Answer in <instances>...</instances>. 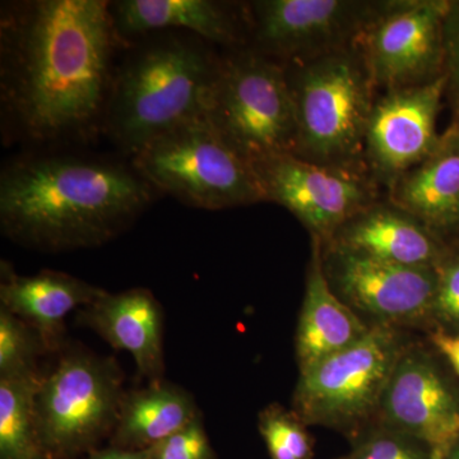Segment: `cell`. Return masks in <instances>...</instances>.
Returning <instances> with one entry per match:
<instances>
[{"instance_id": "5", "label": "cell", "mask_w": 459, "mask_h": 459, "mask_svg": "<svg viewBox=\"0 0 459 459\" xmlns=\"http://www.w3.org/2000/svg\"><path fill=\"white\" fill-rule=\"evenodd\" d=\"M204 117L249 164L294 155L298 126L285 65L252 48L221 51Z\"/></svg>"}, {"instance_id": "31", "label": "cell", "mask_w": 459, "mask_h": 459, "mask_svg": "<svg viewBox=\"0 0 459 459\" xmlns=\"http://www.w3.org/2000/svg\"><path fill=\"white\" fill-rule=\"evenodd\" d=\"M442 459H459V442L455 443L452 448H449Z\"/></svg>"}, {"instance_id": "24", "label": "cell", "mask_w": 459, "mask_h": 459, "mask_svg": "<svg viewBox=\"0 0 459 459\" xmlns=\"http://www.w3.org/2000/svg\"><path fill=\"white\" fill-rule=\"evenodd\" d=\"M346 459H442L433 446L397 429L374 422L352 439Z\"/></svg>"}, {"instance_id": "17", "label": "cell", "mask_w": 459, "mask_h": 459, "mask_svg": "<svg viewBox=\"0 0 459 459\" xmlns=\"http://www.w3.org/2000/svg\"><path fill=\"white\" fill-rule=\"evenodd\" d=\"M331 243L380 261L427 268H437L455 247L386 198L355 214Z\"/></svg>"}, {"instance_id": "27", "label": "cell", "mask_w": 459, "mask_h": 459, "mask_svg": "<svg viewBox=\"0 0 459 459\" xmlns=\"http://www.w3.org/2000/svg\"><path fill=\"white\" fill-rule=\"evenodd\" d=\"M437 289L434 320L459 329V247L437 267Z\"/></svg>"}, {"instance_id": "2", "label": "cell", "mask_w": 459, "mask_h": 459, "mask_svg": "<svg viewBox=\"0 0 459 459\" xmlns=\"http://www.w3.org/2000/svg\"><path fill=\"white\" fill-rule=\"evenodd\" d=\"M159 195L120 155L21 150L0 171V226L14 243L44 252L99 247L128 230Z\"/></svg>"}, {"instance_id": "11", "label": "cell", "mask_w": 459, "mask_h": 459, "mask_svg": "<svg viewBox=\"0 0 459 459\" xmlns=\"http://www.w3.org/2000/svg\"><path fill=\"white\" fill-rule=\"evenodd\" d=\"M267 202L294 214L312 238L331 243L355 214L380 201L382 186L369 172L329 168L294 155H277L252 165Z\"/></svg>"}, {"instance_id": "18", "label": "cell", "mask_w": 459, "mask_h": 459, "mask_svg": "<svg viewBox=\"0 0 459 459\" xmlns=\"http://www.w3.org/2000/svg\"><path fill=\"white\" fill-rule=\"evenodd\" d=\"M312 240V256L295 340L300 371L358 343L371 328L334 294L323 270L322 243L318 238Z\"/></svg>"}, {"instance_id": "15", "label": "cell", "mask_w": 459, "mask_h": 459, "mask_svg": "<svg viewBox=\"0 0 459 459\" xmlns=\"http://www.w3.org/2000/svg\"><path fill=\"white\" fill-rule=\"evenodd\" d=\"M115 29L124 41L153 32L192 33L223 50L247 47L246 3L216 0L110 2Z\"/></svg>"}, {"instance_id": "1", "label": "cell", "mask_w": 459, "mask_h": 459, "mask_svg": "<svg viewBox=\"0 0 459 459\" xmlns=\"http://www.w3.org/2000/svg\"><path fill=\"white\" fill-rule=\"evenodd\" d=\"M128 42L107 0L0 5V129L21 150L86 148L102 137Z\"/></svg>"}, {"instance_id": "32", "label": "cell", "mask_w": 459, "mask_h": 459, "mask_svg": "<svg viewBox=\"0 0 459 459\" xmlns=\"http://www.w3.org/2000/svg\"><path fill=\"white\" fill-rule=\"evenodd\" d=\"M337 459H346V457H341V458H337Z\"/></svg>"}, {"instance_id": "20", "label": "cell", "mask_w": 459, "mask_h": 459, "mask_svg": "<svg viewBox=\"0 0 459 459\" xmlns=\"http://www.w3.org/2000/svg\"><path fill=\"white\" fill-rule=\"evenodd\" d=\"M105 290L56 271L17 276L3 268L0 300L8 310L38 331L45 344L56 343L60 325L69 313L86 307Z\"/></svg>"}, {"instance_id": "4", "label": "cell", "mask_w": 459, "mask_h": 459, "mask_svg": "<svg viewBox=\"0 0 459 459\" xmlns=\"http://www.w3.org/2000/svg\"><path fill=\"white\" fill-rule=\"evenodd\" d=\"M283 65L298 126L294 156L368 171L365 135L377 89L358 45Z\"/></svg>"}, {"instance_id": "19", "label": "cell", "mask_w": 459, "mask_h": 459, "mask_svg": "<svg viewBox=\"0 0 459 459\" xmlns=\"http://www.w3.org/2000/svg\"><path fill=\"white\" fill-rule=\"evenodd\" d=\"M82 318L114 349L131 353L143 376L159 380L164 370L162 313L150 290L105 291L83 307Z\"/></svg>"}, {"instance_id": "21", "label": "cell", "mask_w": 459, "mask_h": 459, "mask_svg": "<svg viewBox=\"0 0 459 459\" xmlns=\"http://www.w3.org/2000/svg\"><path fill=\"white\" fill-rule=\"evenodd\" d=\"M199 416L192 395L171 385L153 383L124 395L114 431L117 448L150 449Z\"/></svg>"}, {"instance_id": "9", "label": "cell", "mask_w": 459, "mask_h": 459, "mask_svg": "<svg viewBox=\"0 0 459 459\" xmlns=\"http://www.w3.org/2000/svg\"><path fill=\"white\" fill-rule=\"evenodd\" d=\"M367 0L247 2V48L282 65L355 47L388 5Z\"/></svg>"}, {"instance_id": "23", "label": "cell", "mask_w": 459, "mask_h": 459, "mask_svg": "<svg viewBox=\"0 0 459 459\" xmlns=\"http://www.w3.org/2000/svg\"><path fill=\"white\" fill-rule=\"evenodd\" d=\"M294 411L271 404L259 415V431L271 459H313L314 439Z\"/></svg>"}, {"instance_id": "7", "label": "cell", "mask_w": 459, "mask_h": 459, "mask_svg": "<svg viewBox=\"0 0 459 459\" xmlns=\"http://www.w3.org/2000/svg\"><path fill=\"white\" fill-rule=\"evenodd\" d=\"M411 343L401 328L371 325L358 343L300 371L292 404L305 424L353 439L377 420L395 365Z\"/></svg>"}, {"instance_id": "13", "label": "cell", "mask_w": 459, "mask_h": 459, "mask_svg": "<svg viewBox=\"0 0 459 459\" xmlns=\"http://www.w3.org/2000/svg\"><path fill=\"white\" fill-rule=\"evenodd\" d=\"M444 98V75L377 98L365 135V164L382 188L388 189L421 164L437 146L442 133H437V123Z\"/></svg>"}, {"instance_id": "22", "label": "cell", "mask_w": 459, "mask_h": 459, "mask_svg": "<svg viewBox=\"0 0 459 459\" xmlns=\"http://www.w3.org/2000/svg\"><path fill=\"white\" fill-rule=\"evenodd\" d=\"M42 377L38 371L0 377V459H42L38 400Z\"/></svg>"}, {"instance_id": "14", "label": "cell", "mask_w": 459, "mask_h": 459, "mask_svg": "<svg viewBox=\"0 0 459 459\" xmlns=\"http://www.w3.org/2000/svg\"><path fill=\"white\" fill-rule=\"evenodd\" d=\"M377 421L418 437L443 457L459 442V389L430 353L411 343L392 373Z\"/></svg>"}, {"instance_id": "25", "label": "cell", "mask_w": 459, "mask_h": 459, "mask_svg": "<svg viewBox=\"0 0 459 459\" xmlns=\"http://www.w3.org/2000/svg\"><path fill=\"white\" fill-rule=\"evenodd\" d=\"M40 334L8 310L0 312V377L36 371Z\"/></svg>"}, {"instance_id": "30", "label": "cell", "mask_w": 459, "mask_h": 459, "mask_svg": "<svg viewBox=\"0 0 459 459\" xmlns=\"http://www.w3.org/2000/svg\"><path fill=\"white\" fill-rule=\"evenodd\" d=\"M91 459H151V448L132 451V449L114 448L93 453Z\"/></svg>"}, {"instance_id": "29", "label": "cell", "mask_w": 459, "mask_h": 459, "mask_svg": "<svg viewBox=\"0 0 459 459\" xmlns=\"http://www.w3.org/2000/svg\"><path fill=\"white\" fill-rule=\"evenodd\" d=\"M430 342L459 377V333H451L442 328L435 329L430 333Z\"/></svg>"}, {"instance_id": "28", "label": "cell", "mask_w": 459, "mask_h": 459, "mask_svg": "<svg viewBox=\"0 0 459 459\" xmlns=\"http://www.w3.org/2000/svg\"><path fill=\"white\" fill-rule=\"evenodd\" d=\"M444 77L452 122L459 126V0H452L444 27Z\"/></svg>"}, {"instance_id": "3", "label": "cell", "mask_w": 459, "mask_h": 459, "mask_svg": "<svg viewBox=\"0 0 459 459\" xmlns=\"http://www.w3.org/2000/svg\"><path fill=\"white\" fill-rule=\"evenodd\" d=\"M220 54L188 32L128 41L115 68L102 137L131 160L151 142L204 117Z\"/></svg>"}, {"instance_id": "12", "label": "cell", "mask_w": 459, "mask_h": 459, "mask_svg": "<svg viewBox=\"0 0 459 459\" xmlns=\"http://www.w3.org/2000/svg\"><path fill=\"white\" fill-rule=\"evenodd\" d=\"M323 270L334 294L374 325L418 327L434 320L437 268L380 261L355 250L322 244Z\"/></svg>"}, {"instance_id": "6", "label": "cell", "mask_w": 459, "mask_h": 459, "mask_svg": "<svg viewBox=\"0 0 459 459\" xmlns=\"http://www.w3.org/2000/svg\"><path fill=\"white\" fill-rule=\"evenodd\" d=\"M131 161L156 192L190 207L220 211L267 202L252 164L204 115L151 142Z\"/></svg>"}, {"instance_id": "8", "label": "cell", "mask_w": 459, "mask_h": 459, "mask_svg": "<svg viewBox=\"0 0 459 459\" xmlns=\"http://www.w3.org/2000/svg\"><path fill=\"white\" fill-rule=\"evenodd\" d=\"M124 394L115 362L89 353L60 360L39 389V433L45 455H74L115 429Z\"/></svg>"}, {"instance_id": "10", "label": "cell", "mask_w": 459, "mask_h": 459, "mask_svg": "<svg viewBox=\"0 0 459 459\" xmlns=\"http://www.w3.org/2000/svg\"><path fill=\"white\" fill-rule=\"evenodd\" d=\"M452 0H389L359 39L377 90L404 89L444 75V27Z\"/></svg>"}, {"instance_id": "26", "label": "cell", "mask_w": 459, "mask_h": 459, "mask_svg": "<svg viewBox=\"0 0 459 459\" xmlns=\"http://www.w3.org/2000/svg\"><path fill=\"white\" fill-rule=\"evenodd\" d=\"M151 459H217L201 418L151 448Z\"/></svg>"}, {"instance_id": "16", "label": "cell", "mask_w": 459, "mask_h": 459, "mask_svg": "<svg viewBox=\"0 0 459 459\" xmlns=\"http://www.w3.org/2000/svg\"><path fill=\"white\" fill-rule=\"evenodd\" d=\"M386 199L444 243L459 247L458 126L451 124L433 152L386 189Z\"/></svg>"}]
</instances>
